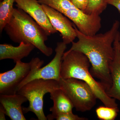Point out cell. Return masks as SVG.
<instances>
[{"label":"cell","instance_id":"4fadbf2b","mask_svg":"<svg viewBox=\"0 0 120 120\" xmlns=\"http://www.w3.org/2000/svg\"><path fill=\"white\" fill-rule=\"evenodd\" d=\"M50 99L52 100L53 105L50 109L52 113L47 116V120L52 118L57 114L72 112L74 106L70 99L60 88L53 90L50 93Z\"/></svg>","mask_w":120,"mask_h":120},{"label":"cell","instance_id":"e0dca14e","mask_svg":"<svg viewBox=\"0 0 120 120\" xmlns=\"http://www.w3.org/2000/svg\"><path fill=\"white\" fill-rule=\"evenodd\" d=\"M56 119L57 120H86L87 118L80 117L77 115L74 114L72 112L64 113L57 114L52 118V120Z\"/></svg>","mask_w":120,"mask_h":120},{"label":"cell","instance_id":"8fae6325","mask_svg":"<svg viewBox=\"0 0 120 120\" xmlns=\"http://www.w3.org/2000/svg\"><path fill=\"white\" fill-rule=\"evenodd\" d=\"M28 101L25 97L16 94L0 95V102L5 110L6 115L12 120H26L22 107Z\"/></svg>","mask_w":120,"mask_h":120},{"label":"cell","instance_id":"52a82bcc","mask_svg":"<svg viewBox=\"0 0 120 120\" xmlns=\"http://www.w3.org/2000/svg\"><path fill=\"white\" fill-rule=\"evenodd\" d=\"M67 48V45L63 42L57 43L55 49L56 54L53 59L48 64L39 69L34 74L24 80L20 86L19 90L26 83L37 79L54 80L59 82L60 78L62 57Z\"/></svg>","mask_w":120,"mask_h":120},{"label":"cell","instance_id":"7a4b0ae2","mask_svg":"<svg viewBox=\"0 0 120 120\" xmlns=\"http://www.w3.org/2000/svg\"><path fill=\"white\" fill-rule=\"evenodd\" d=\"M4 30L15 43H31L47 56H51L53 52L52 49L45 43L49 35L45 30L20 9L14 8L11 17Z\"/></svg>","mask_w":120,"mask_h":120},{"label":"cell","instance_id":"5b68a950","mask_svg":"<svg viewBox=\"0 0 120 120\" xmlns=\"http://www.w3.org/2000/svg\"><path fill=\"white\" fill-rule=\"evenodd\" d=\"M15 63V67L11 70L0 73V94H17L20 86L41 68L44 61L37 57L32 58L27 63L19 61Z\"/></svg>","mask_w":120,"mask_h":120},{"label":"cell","instance_id":"30bf717a","mask_svg":"<svg viewBox=\"0 0 120 120\" xmlns=\"http://www.w3.org/2000/svg\"><path fill=\"white\" fill-rule=\"evenodd\" d=\"M120 33L119 31L113 43L114 56L110 66L112 79V86L106 91L109 97L120 101V52L119 43Z\"/></svg>","mask_w":120,"mask_h":120},{"label":"cell","instance_id":"44dd1931","mask_svg":"<svg viewBox=\"0 0 120 120\" xmlns=\"http://www.w3.org/2000/svg\"><path fill=\"white\" fill-rule=\"evenodd\" d=\"M119 49H120V43H119Z\"/></svg>","mask_w":120,"mask_h":120},{"label":"cell","instance_id":"ac0fdd59","mask_svg":"<svg viewBox=\"0 0 120 120\" xmlns=\"http://www.w3.org/2000/svg\"><path fill=\"white\" fill-rule=\"evenodd\" d=\"M75 6L83 12L86 11L88 0H70Z\"/></svg>","mask_w":120,"mask_h":120},{"label":"cell","instance_id":"ba28073f","mask_svg":"<svg viewBox=\"0 0 120 120\" xmlns=\"http://www.w3.org/2000/svg\"><path fill=\"white\" fill-rule=\"evenodd\" d=\"M42 5L53 27L60 34L62 42L67 45L72 43L77 38L74 24L58 11L45 5Z\"/></svg>","mask_w":120,"mask_h":120},{"label":"cell","instance_id":"3957f363","mask_svg":"<svg viewBox=\"0 0 120 120\" xmlns=\"http://www.w3.org/2000/svg\"><path fill=\"white\" fill-rule=\"evenodd\" d=\"M90 64L87 57L82 53L68 50L62 57L60 77L74 78L83 81L90 86L97 98L105 106L119 109L116 99L109 97L101 82H97L92 76L89 71Z\"/></svg>","mask_w":120,"mask_h":120},{"label":"cell","instance_id":"277c9868","mask_svg":"<svg viewBox=\"0 0 120 120\" xmlns=\"http://www.w3.org/2000/svg\"><path fill=\"white\" fill-rule=\"evenodd\" d=\"M60 88L58 81L42 79H34L23 85L17 93L26 97L29 101V106L22 108L23 113L32 112L38 120H47L43 112V97L47 93Z\"/></svg>","mask_w":120,"mask_h":120},{"label":"cell","instance_id":"6da1fadb","mask_svg":"<svg viewBox=\"0 0 120 120\" xmlns=\"http://www.w3.org/2000/svg\"><path fill=\"white\" fill-rule=\"evenodd\" d=\"M78 40L72 42L69 50L82 53L91 65L90 72L99 80L106 91L112 86L110 66L114 57L113 43L119 31L120 22L115 20L112 27L104 34L89 36L83 34L74 24Z\"/></svg>","mask_w":120,"mask_h":120},{"label":"cell","instance_id":"d6986e66","mask_svg":"<svg viewBox=\"0 0 120 120\" xmlns=\"http://www.w3.org/2000/svg\"><path fill=\"white\" fill-rule=\"evenodd\" d=\"M107 4L116 7L120 13V0H105Z\"/></svg>","mask_w":120,"mask_h":120},{"label":"cell","instance_id":"9c48e42d","mask_svg":"<svg viewBox=\"0 0 120 120\" xmlns=\"http://www.w3.org/2000/svg\"><path fill=\"white\" fill-rule=\"evenodd\" d=\"M16 6L30 15L45 30L49 36L57 32L38 0H15Z\"/></svg>","mask_w":120,"mask_h":120},{"label":"cell","instance_id":"5bb4252c","mask_svg":"<svg viewBox=\"0 0 120 120\" xmlns=\"http://www.w3.org/2000/svg\"><path fill=\"white\" fill-rule=\"evenodd\" d=\"M15 0H3L0 3V33H2L13 13Z\"/></svg>","mask_w":120,"mask_h":120},{"label":"cell","instance_id":"ffe728a7","mask_svg":"<svg viewBox=\"0 0 120 120\" xmlns=\"http://www.w3.org/2000/svg\"><path fill=\"white\" fill-rule=\"evenodd\" d=\"M5 115H6L5 110L3 106L1 104L0 106V120H6Z\"/></svg>","mask_w":120,"mask_h":120},{"label":"cell","instance_id":"9a60e30c","mask_svg":"<svg viewBox=\"0 0 120 120\" xmlns=\"http://www.w3.org/2000/svg\"><path fill=\"white\" fill-rule=\"evenodd\" d=\"M97 117L101 120H114L119 112V109L106 106H100L96 109Z\"/></svg>","mask_w":120,"mask_h":120},{"label":"cell","instance_id":"8992f818","mask_svg":"<svg viewBox=\"0 0 120 120\" xmlns=\"http://www.w3.org/2000/svg\"><path fill=\"white\" fill-rule=\"evenodd\" d=\"M58 82L60 88L70 99L76 111H90L96 105L97 96L85 82L74 78L61 77Z\"/></svg>","mask_w":120,"mask_h":120},{"label":"cell","instance_id":"2e32d148","mask_svg":"<svg viewBox=\"0 0 120 120\" xmlns=\"http://www.w3.org/2000/svg\"><path fill=\"white\" fill-rule=\"evenodd\" d=\"M107 5L105 0H88L84 12L88 15H100L106 9Z\"/></svg>","mask_w":120,"mask_h":120},{"label":"cell","instance_id":"7402d4cb","mask_svg":"<svg viewBox=\"0 0 120 120\" xmlns=\"http://www.w3.org/2000/svg\"><path fill=\"white\" fill-rule=\"evenodd\" d=\"M2 0H0V2H1V1H2Z\"/></svg>","mask_w":120,"mask_h":120},{"label":"cell","instance_id":"7c38bea8","mask_svg":"<svg viewBox=\"0 0 120 120\" xmlns=\"http://www.w3.org/2000/svg\"><path fill=\"white\" fill-rule=\"evenodd\" d=\"M35 47L30 43L22 42L18 46L8 44L0 45V60L11 59L15 63L30 55Z\"/></svg>","mask_w":120,"mask_h":120}]
</instances>
